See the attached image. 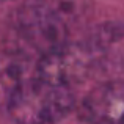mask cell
<instances>
[{
    "instance_id": "6da1fadb",
    "label": "cell",
    "mask_w": 124,
    "mask_h": 124,
    "mask_svg": "<svg viewBox=\"0 0 124 124\" xmlns=\"http://www.w3.org/2000/svg\"><path fill=\"white\" fill-rule=\"evenodd\" d=\"M80 0H28L17 14V31L38 57L69 39L72 22L80 13ZM36 57V58H38Z\"/></svg>"
},
{
    "instance_id": "7a4b0ae2",
    "label": "cell",
    "mask_w": 124,
    "mask_h": 124,
    "mask_svg": "<svg viewBox=\"0 0 124 124\" xmlns=\"http://www.w3.org/2000/svg\"><path fill=\"white\" fill-rule=\"evenodd\" d=\"M74 107L72 88L33 76L17 90L6 112L16 124H55Z\"/></svg>"
},
{
    "instance_id": "3957f363",
    "label": "cell",
    "mask_w": 124,
    "mask_h": 124,
    "mask_svg": "<svg viewBox=\"0 0 124 124\" xmlns=\"http://www.w3.org/2000/svg\"><path fill=\"white\" fill-rule=\"evenodd\" d=\"M96 49L85 42H64L36 58V74L47 80L72 88L86 79L96 66Z\"/></svg>"
},
{
    "instance_id": "277c9868",
    "label": "cell",
    "mask_w": 124,
    "mask_h": 124,
    "mask_svg": "<svg viewBox=\"0 0 124 124\" xmlns=\"http://www.w3.org/2000/svg\"><path fill=\"white\" fill-rule=\"evenodd\" d=\"M79 113L88 124H124V80H108L91 88Z\"/></svg>"
},
{
    "instance_id": "5b68a950",
    "label": "cell",
    "mask_w": 124,
    "mask_h": 124,
    "mask_svg": "<svg viewBox=\"0 0 124 124\" xmlns=\"http://www.w3.org/2000/svg\"><path fill=\"white\" fill-rule=\"evenodd\" d=\"M36 76V60L25 50H5L0 54V110L28 79Z\"/></svg>"
}]
</instances>
